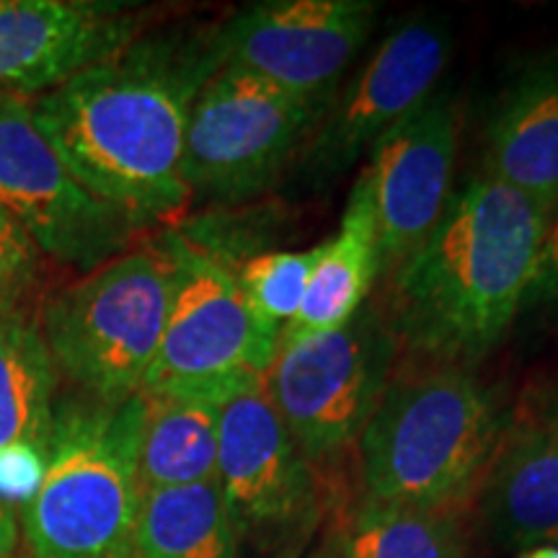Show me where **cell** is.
<instances>
[{
	"mask_svg": "<svg viewBox=\"0 0 558 558\" xmlns=\"http://www.w3.org/2000/svg\"><path fill=\"white\" fill-rule=\"evenodd\" d=\"M140 396V492L215 481L222 401L184 393Z\"/></svg>",
	"mask_w": 558,
	"mask_h": 558,
	"instance_id": "19",
	"label": "cell"
},
{
	"mask_svg": "<svg viewBox=\"0 0 558 558\" xmlns=\"http://www.w3.org/2000/svg\"><path fill=\"white\" fill-rule=\"evenodd\" d=\"M399 347L369 300L339 329L279 337L264 388L313 463L357 442L393 375Z\"/></svg>",
	"mask_w": 558,
	"mask_h": 558,
	"instance_id": "7",
	"label": "cell"
},
{
	"mask_svg": "<svg viewBox=\"0 0 558 558\" xmlns=\"http://www.w3.org/2000/svg\"><path fill=\"white\" fill-rule=\"evenodd\" d=\"M313 262L316 246L305 251H264L233 269V275L254 316L282 331L298 316Z\"/></svg>",
	"mask_w": 558,
	"mask_h": 558,
	"instance_id": "22",
	"label": "cell"
},
{
	"mask_svg": "<svg viewBox=\"0 0 558 558\" xmlns=\"http://www.w3.org/2000/svg\"><path fill=\"white\" fill-rule=\"evenodd\" d=\"M378 279V226L367 179L360 173L349 192L337 235L316 246V262L298 316L279 337L339 329L367 303Z\"/></svg>",
	"mask_w": 558,
	"mask_h": 558,
	"instance_id": "17",
	"label": "cell"
},
{
	"mask_svg": "<svg viewBox=\"0 0 558 558\" xmlns=\"http://www.w3.org/2000/svg\"><path fill=\"white\" fill-rule=\"evenodd\" d=\"M305 558H341V554H339V548H337V543H324V546L320 548H316L313 550V554H308Z\"/></svg>",
	"mask_w": 558,
	"mask_h": 558,
	"instance_id": "27",
	"label": "cell"
},
{
	"mask_svg": "<svg viewBox=\"0 0 558 558\" xmlns=\"http://www.w3.org/2000/svg\"><path fill=\"white\" fill-rule=\"evenodd\" d=\"M520 558H558V543H543V546L525 548Z\"/></svg>",
	"mask_w": 558,
	"mask_h": 558,
	"instance_id": "26",
	"label": "cell"
},
{
	"mask_svg": "<svg viewBox=\"0 0 558 558\" xmlns=\"http://www.w3.org/2000/svg\"><path fill=\"white\" fill-rule=\"evenodd\" d=\"M0 207L41 254L94 271L128 246L135 226L90 194L34 122L32 101L0 90Z\"/></svg>",
	"mask_w": 558,
	"mask_h": 558,
	"instance_id": "10",
	"label": "cell"
},
{
	"mask_svg": "<svg viewBox=\"0 0 558 558\" xmlns=\"http://www.w3.org/2000/svg\"><path fill=\"white\" fill-rule=\"evenodd\" d=\"M140 416V393L54 407L45 469L21 514L34 558H137Z\"/></svg>",
	"mask_w": 558,
	"mask_h": 558,
	"instance_id": "4",
	"label": "cell"
},
{
	"mask_svg": "<svg viewBox=\"0 0 558 558\" xmlns=\"http://www.w3.org/2000/svg\"><path fill=\"white\" fill-rule=\"evenodd\" d=\"M550 213L486 173L465 181L429 235L386 277L380 305L414 357L471 367L527 303Z\"/></svg>",
	"mask_w": 558,
	"mask_h": 558,
	"instance_id": "2",
	"label": "cell"
},
{
	"mask_svg": "<svg viewBox=\"0 0 558 558\" xmlns=\"http://www.w3.org/2000/svg\"><path fill=\"white\" fill-rule=\"evenodd\" d=\"M341 558H465L458 512L362 499L339 533Z\"/></svg>",
	"mask_w": 558,
	"mask_h": 558,
	"instance_id": "21",
	"label": "cell"
},
{
	"mask_svg": "<svg viewBox=\"0 0 558 558\" xmlns=\"http://www.w3.org/2000/svg\"><path fill=\"white\" fill-rule=\"evenodd\" d=\"M324 109L239 68H220L192 104L184 173L192 197L235 205L290 171Z\"/></svg>",
	"mask_w": 558,
	"mask_h": 558,
	"instance_id": "8",
	"label": "cell"
},
{
	"mask_svg": "<svg viewBox=\"0 0 558 558\" xmlns=\"http://www.w3.org/2000/svg\"><path fill=\"white\" fill-rule=\"evenodd\" d=\"M458 137V101L448 90H435L369 150L362 177L375 209L383 279L427 239L448 207L456 192Z\"/></svg>",
	"mask_w": 558,
	"mask_h": 558,
	"instance_id": "13",
	"label": "cell"
},
{
	"mask_svg": "<svg viewBox=\"0 0 558 558\" xmlns=\"http://www.w3.org/2000/svg\"><path fill=\"white\" fill-rule=\"evenodd\" d=\"M58 375L39 326L21 308L0 316V463H45Z\"/></svg>",
	"mask_w": 558,
	"mask_h": 558,
	"instance_id": "18",
	"label": "cell"
},
{
	"mask_svg": "<svg viewBox=\"0 0 558 558\" xmlns=\"http://www.w3.org/2000/svg\"><path fill=\"white\" fill-rule=\"evenodd\" d=\"M378 5L369 0H264L213 32L222 68H239L298 99L329 107L365 50Z\"/></svg>",
	"mask_w": 558,
	"mask_h": 558,
	"instance_id": "11",
	"label": "cell"
},
{
	"mask_svg": "<svg viewBox=\"0 0 558 558\" xmlns=\"http://www.w3.org/2000/svg\"><path fill=\"white\" fill-rule=\"evenodd\" d=\"M527 303L558 311V205L548 218L546 239H543V248H541L538 275H535Z\"/></svg>",
	"mask_w": 558,
	"mask_h": 558,
	"instance_id": "24",
	"label": "cell"
},
{
	"mask_svg": "<svg viewBox=\"0 0 558 558\" xmlns=\"http://www.w3.org/2000/svg\"><path fill=\"white\" fill-rule=\"evenodd\" d=\"M450 50L445 21L416 16L396 26L360 73L339 86L288 173L308 186L344 177L390 128L435 94Z\"/></svg>",
	"mask_w": 558,
	"mask_h": 558,
	"instance_id": "9",
	"label": "cell"
},
{
	"mask_svg": "<svg viewBox=\"0 0 558 558\" xmlns=\"http://www.w3.org/2000/svg\"><path fill=\"white\" fill-rule=\"evenodd\" d=\"M171 303V262L163 248L120 254L50 295L41 337L58 373L99 401L143 390L158 357Z\"/></svg>",
	"mask_w": 558,
	"mask_h": 558,
	"instance_id": "5",
	"label": "cell"
},
{
	"mask_svg": "<svg viewBox=\"0 0 558 558\" xmlns=\"http://www.w3.org/2000/svg\"><path fill=\"white\" fill-rule=\"evenodd\" d=\"M507 418L471 367L414 357L357 439L365 499L458 512L484 486Z\"/></svg>",
	"mask_w": 558,
	"mask_h": 558,
	"instance_id": "3",
	"label": "cell"
},
{
	"mask_svg": "<svg viewBox=\"0 0 558 558\" xmlns=\"http://www.w3.org/2000/svg\"><path fill=\"white\" fill-rule=\"evenodd\" d=\"M222 65L213 32L137 37L32 101L34 122L90 194L135 228L190 205L184 137L192 104Z\"/></svg>",
	"mask_w": 558,
	"mask_h": 558,
	"instance_id": "1",
	"label": "cell"
},
{
	"mask_svg": "<svg viewBox=\"0 0 558 558\" xmlns=\"http://www.w3.org/2000/svg\"><path fill=\"white\" fill-rule=\"evenodd\" d=\"M19 546V525L16 512H13L11 501L0 497V558H13Z\"/></svg>",
	"mask_w": 558,
	"mask_h": 558,
	"instance_id": "25",
	"label": "cell"
},
{
	"mask_svg": "<svg viewBox=\"0 0 558 558\" xmlns=\"http://www.w3.org/2000/svg\"><path fill=\"white\" fill-rule=\"evenodd\" d=\"M484 520L501 546L558 543V393L533 396L507 418L484 478Z\"/></svg>",
	"mask_w": 558,
	"mask_h": 558,
	"instance_id": "15",
	"label": "cell"
},
{
	"mask_svg": "<svg viewBox=\"0 0 558 558\" xmlns=\"http://www.w3.org/2000/svg\"><path fill=\"white\" fill-rule=\"evenodd\" d=\"M486 177L546 213L558 205V47L522 62L486 124Z\"/></svg>",
	"mask_w": 558,
	"mask_h": 558,
	"instance_id": "16",
	"label": "cell"
},
{
	"mask_svg": "<svg viewBox=\"0 0 558 558\" xmlns=\"http://www.w3.org/2000/svg\"><path fill=\"white\" fill-rule=\"evenodd\" d=\"M235 548L218 481L140 492L137 558H235Z\"/></svg>",
	"mask_w": 558,
	"mask_h": 558,
	"instance_id": "20",
	"label": "cell"
},
{
	"mask_svg": "<svg viewBox=\"0 0 558 558\" xmlns=\"http://www.w3.org/2000/svg\"><path fill=\"white\" fill-rule=\"evenodd\" d=\"M39 269L37 243L0 207V316L19 311L21 300L37 284Z\"/></svg>",
	"mask_w": 558,
	"mask_h": 558,
	"instance_id": "23",
	"label": "cell"
},
{
	"mask_svg": "<svg viewBox=\"0 0 558 558\" xmlns=\"http://www.w3.org/2000/svg\"><path fill=\"white\" fill-rule=\"evenodd\" d=\"M171 262V303L158 357L140 393H230L262 380L279 333L248 308L233 267L186 235L160 243Z\"/></svg>",
	"mask_w": 558,
	"mask_h": 558,
	"instance_id": "6",
	"label": "cell"
},
{
	"mask_svg": "<svg viewBox=\"0 0 558 558\" xmlns=\"http://www.w3.org/2000/svg\"><path fill=\"white\" fill-rule=\"evenodd\" d=\"M215 481L239 538L284 541L316 514L313 460L277 414L264 378L222 401Z\"/></svg>",
	"mask_w": 558,
	"mask_h": 558,
	"instance_id": "12",
	"label": "cell"
},
{
	"mask_svg": "<svg viewBox=\"0 0 558 558\" xmlns=\"http://www.w3.org/2000/svg\"><path fill=\"white\" fill-rule=\"evenodd\" d=\"M128 5L0 0V90H50L140 37Z\"/></svg>",
	"mask_w": 558,
	"mask_h": 558,
	"instance_id": "14",
	"label": "cell"
}]
</instances>
